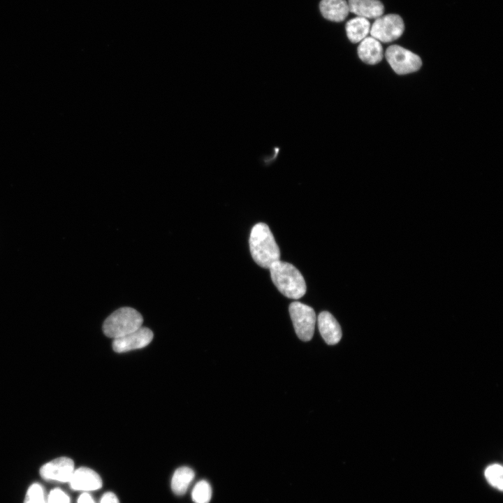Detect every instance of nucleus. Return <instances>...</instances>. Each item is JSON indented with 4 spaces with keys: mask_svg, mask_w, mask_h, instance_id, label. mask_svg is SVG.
Returning <instances> with one entry per match:
<instances>
[{
    "mask_svg": "<svg viewBox=\"0 0 503 503\" xmlns=\"http://www.w3.org/2000/svg\"><path fill=\"white\" fill-rule=\"evenodd\" d=\"M249 249L252 258L260 267L269 269L280 258L279 248L267 224H255L250 233Z\"/></svg>",
    "mask_w": 503,
    "mask_h": 503,
    "instance_id": "obj_1",
    "label": "nucleus"
},
{
    "mask_svg": "<svg viewBox=\"0 0 503 503\" xmlns=\"http://www.w3.org/2000/svg\"><path fill=\"white\" fill-rule=\"evenodd\" d=\"M272 282L284 296L299 299L306 292V284L300 272L292 264L280 260L269 268Z\"/></svg>",
    "mask_w": 503,
    "mask_h": 503,
    "instance_id": "obj_2",
    "label": "nucleus"
},
{
    "mask_svg": "<svg viewBox=\"0 0 503 503\" xmlns=\"http://www.w3.org/2000/svg\"><path fill=\"white\" fill-rule=\"evenodd\" d=\"M143 318L135 309L121 307L106 318L103 324L104 334L110 338L128 335L142 326Z\"/></svg>",
    "mask_w": 503,
    "mask_h": 503,
    "instance_id": "obj_3",
    "label": "nucleus"
},
{
    "mask_svg": "<svg viewBox=\"0 0 503 503\" xmlns=\"http://www.w3.org/2000/svg\"><path fill=\"white\" fill-rule=\"evenodd\" d=\"M289 314L298 337L302 341H309L313 337L316 320L314 310L296 301L290 304Z\"/></svg>",
    "mask_w": 503,
    "mask_h": 503,
    "instance_id": "obj_4",
    "label": "nucleus"
},
{
    "mask_svg": "<svg viewBox=\"0 0 503 503\" xmlns=\"http://www.w3.org/2000/svg\"><path fill=\"white\" fill-rule=\"evenodd\" d=\"M385 55L393 70L400 75L417 71L422 65L421 59L417 54L400 45L389 46Z\"/></svg>",
    "mask_w": 503,
    "mask_h": 503,
    "instance_id": "obj_5",
    "label": "nucleus"
},
{
    "mask_svg": "<svg viewBox=\"0 0 503 503\" xmlns=\"http://www.w3.org/2000/svg\"><path fill=\"white\" fill-rule=\"evenodd\" d=\"M404 29V24L401 17L388 14L377 17L370 27V33L379 42L389 43L399 38Z\"/></svg>",
    "mask_w": 503,
    "mask_h": 503,
    "instance_id": "obj_6",
    "label": "nucleus"
},
{
    "mask_svg": "<svg viewBox=\"0 0 503 503\" xmlns=\"http://www.w3.org/2000/svg\"><path fill=\"white\" fill-rule=\"evenodd\" d=\"M75 469L73 460L62 456L43 465L39 469V474L45 481L66 483L70 480Z\"/></svg>",
    "mask_w": 503,
    "mask_h": 503,
    "instance_id": "obj_7",
    "label": "nucleus"
},
{
    "mask_svg": "<svg viewBox=\"0 0 503 503\" xmlns=\"http://www.w3.org/2000/svg\"><path fill=\"white\" fill-rule=\"evenodd\" d=\"M152 339V331L148 328L141 326L128 335L113 339L112 346L115 352L122 353L143 348L148 345Z\"/></svg>",
    "mask_w": 503,
    "mask_h": 503,
    "instance_id": "obj_8",
    "label": "nucleus"
},
{
    "mask_svg": "<svg viewBox=\"0 0 503 503\" xmlns=\"http://www.w3.org/2000/svg\"><path fill=\"white\" fill-rule=\"evenodd\" d=\"M68 483L72 490L87 493L99 490L103 485L99 474L87 467L75 469Z\"/></svg>",
    "mask_w": 503,
    "mask_h": 503,
    "instance_id": "obj_9",
    "label": "nucleus"
},
{
    "mask_svg": "<svg viewBox=\"0 0 503 503\" xmlns=\"http://www.w3.org/2000/svg\"><path fill=\"white\" fill-rule=\"evenodd\" d=\"M318 327L324 341L329 345H334L342 338L340 326L335 318L328 312H321L318 318Z\"/></svg>",
    "mask_w": 503,
    "mask_h": 503,
    "instance_id": "obj_10",
    "label": "nucleus"
},
{
    "mask_svg": "<svg viewBox=\"0 0 503 503\" xmlns=\"http://www.w3.org/2000/svg\"><path fill=\"white\" fill-rule=\"evenodd\" d=\"M349 12L358 17L377 19L384 13V7L379 0H348Z\"/></svg>",
    "mask_w": 503,
    "mask_h": 503,
    "instance_id": "obj_11",
    "label": "nucleus"
},
{
    "mask_svg": "<svg viewBox=\"0 0 503 503\" xmlns=\"http://www.w3.org/2000/svg\"><path fill=\"white\" fill-rule=\"evenodd\" d=\"M358 55L363 62L372 65L376 64L383 59L382 45L374 38L366 37L360 41L358 47Z\"/></svg>",
    "mask_w": 503,
    "mask_h": 503,
    "instance_id": "obj_12",
    "label": "nucleus"
},
{
    "mask_svg": "<svg viewBox=\"0 0 503 503\" xmlns=\"http://www.w3.org/2000/svg\"><path fill=\"white\" fill-rule=\"evenodd\" d=\"M319 10L325 19L335 22L344 21L349 13L347 0H321Z\"/></svg>",
    "mask_w": 503,
    "mask_h": 503,
    "instance_id": "obj_13",
    "label": "nucleus"
},
{
    "mask_svg": "<svg viewBox=\"0 0 503 503\" xmlns=\"http://www.w3.org/2000/svg\"><path fill=\"white\" fill-rule=\"evenodd\" d=\"M345 29L349 40L356 43L367 37L370 31V23L366 18L356 17L346 23Z\"/></svg>",
    "mask_w": 503,
    "mask_h": 503,
    "instance_id": "obj_14",
    "label": "nucleus"
},
{
    "mask_svg": "<svg viewBox=\"0 0 503 503\" xmlns=\"http://www.w3.org/2000/svg\"><path fill=\"white\" fill-rule=\"evenodd\" d=\"M195 474L189 467L177 468L171 479V489L177 495H184L194 478Z\"/></svg>",
    "mask_w": 503,
    "mask_h": 503,
    "instance_id": "obj_15",
    "label": "nucleus"
},
{
    "mask_svg": "<svg viewBox=\"0 0 503 503\" xmlns=\"http://www.w3.org/2000/svg\"><path fill=\"white\" fill-rule=\"evenodd\" d=\"M194 503H209L212 497V488L205 480L198 481L193 488L191 493Z\"/></svg>",
    "mask_w": 503,
    "mask_h": 503,
    "instance_id": "obj_16",
    "label": "nucleus"
},
{
    "mask_svg": "<svg viewBox=\"0 0 503 503\" xmlns=\"http://www.w3.org/2000/svg\"><path fill=\"white\" fill-rule=\"evenodd\" d=\"M485 476L493 487L502 490L503 488V468L499 464L488 466L485 470Z\"/></svg>",
    "mask_w": 503,
    "mask_h": 503,
    "instance_id": "obj_17",
    "label": "nucleus"
},
{
    "mask_svg": "<svg viewBox=\"0 0 503 503\" xmlns=\"http://www.w3.org/2000/svg\"><path fill=\"white\" fill-rule=\"evenodd\" d=\"M46 497L43 486L34 483L28 488L23 503H46Z\"/></svg>",
    "mask_w": 503,
    "mask_h": 503,
    "instance_id": "obj_18",
    "label": "nucleus"
},
{
    "mask_svg": "<svg viewBox=\"0 0 503 503\" xmlns=\"http://www.w3.org/2000/svg\"><path fill=\"white\" fill-rule=\"evenodd\" d=\"M46 503H71L69 496L60 488L51 490L46 497Z\"/></svg>",
    "mask_w": 503,
    "mask_h": 503,
    "instance_id": "obj_19",
    "label": "nucleus"
},
{
    "mask_svg": "<svg viewBox=\"0 0 503 503\" xmlns=\"http://www.w3.org/2000/svg\"><path fill=\"white\" fill-rule=\"evenodd\" d=\"M99 503H119V501L115 493L108 492L103 494Z\"/></svg>",
    "mask_w": 503,
    "mask_h": 503,
    "instance_id": "obj_20",
    "label": "nucleus"
},
{
    "mask_svg": "<svg viewBox=\"0 0 503 503\" xmlns=\"http://www.w3.org/2000/svg\"><path fill=\"white\" fill-rule=\"evenodd\" d=\"M77 503H95V501L89 493L82 492L78 497Z\"/></svg>",
    "mask_w": 503,
    "mask_h": 503,
    "instance_id": "obj_21",
    "label": "nucleus"
}]
</instances>
